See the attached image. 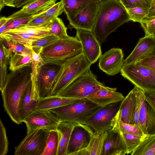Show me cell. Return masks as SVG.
<instances>
[{"label":"cell","mask_w":155,"mask_h":155,"mask_svg":"<svg viewBox=\"0 0 155 155\" xmlns=\"http://www.w3.org/2000/svg\"><path fill=\"white\" fill-rule=\"evenodd\" d=\"M153 55H155V41L151 36H144L139 39L133 50L124 60L123 66Z\"/></svg>","instance_id":"cell-17"},{"label":"cell","mask_w":155,"mask_h":155,"mask_svg":"<svg viewBox=\"0 0 155 155\" xmlns=\"http://www.w3.org/2000/svg\"><path fill=\"white\" fill-rule=\"evenodd\" d=\"M37 81L31 80L24 91L20 99L18 112L21 123L36 110L40 97L37 87Z\"/></svg>","instance_id":"cell-13"},{"label":"cell","mask_w":155,"mask_h":155,"mask_svg":"<svg viewBox=\"0 0 155 155\" xmlns=\"http://www.w3.org/2000/svg\"><path fill=\"white\" fill-rule=\"evenodd\" d=\"M146 102L144 92L142 98L141 106L140 112V120L141 129L144 134L147 135L146 119L147 110Z\"/></svg>","instance_id":"cell-42"},{"label":"cell","mask_w":155,"mask_h":155,"mask_svg":"<svg viewBox=\"0 0 155 155\" xmlns=\"http://www.w3.org/2000/svg\"><path fill=\"white\" fill-rule=\"evenodd\" d=\"M68 28L60 18L57 17L51 21L50 33L59 38H64L69 36L67 32Z\"/></svg>","instance_id":"cell-32"},{"label":"cell","mask_w":155,"mask_h":155,"mask_svg":"<svg viewBox=\"0 0 155 155\" xmlns=\"http://www.w3.org/2000/svg\"><path fill=\"white\" fill-rule=\"evenodd\" d=\"M78 123L60 121L57 127L59 143L57 155H66V151L72 132Z\"/></svg>","instance_id":"cell-22"},{"label":"cell","mask_w":155,"mask_h":155,"mask_svg":"<svg viewBox=\"0 0 155 155\" xmlns=\"http://www.w3.org/2000/svg\"><path fill=\"white\" fill-rule=\"evenodd\" d=\"M94 131L86 125L78 123L72 132L66 151V155L74 154L84 149L88 146Z\"/></svg>","instance_id":"cell-14"},{"label":"cell","mask_w":155,"mask_h":155,"mask_svg":"<svg viewBox=\"0 0 155 155\" xmlns=\"http://www.w3.org/2000/svg\"><path fill=\"white\" fill-rule=\"evenodd\" d=\"M6 5L5 0H0V10L2 9Z\"/></svg>","instance_id":"cell-52"},{"label":"cell","mask_w":155,"mask_h":155,"mask_svg":"<svg viewBox=\"0 0 155 155\" xmlns=\"http://www.w3.org/2000/svg\"><path fill=\"white\" fill-rule=\"evenodd\" d=\"M121 101L100 107L86 119L84 124L95 133L101 134L113 128L115 124Z\"/></svg>","instance_id":"cell-8"},{"label":"cell","mask_w":155,"mask_h":155,"mask_svg":"<svg viewBox=\"0 0 155 155\" xmlns=\"http://www.w3.org/2000/svg\"><path fill=\"white\" fill-rule=\"evenodd\" d=\"M144 92L146 100L155 110V92Z\"/></svg>","instance_id":"cell-48"},{"label":"cell","mask_w":155,"mask_h":155,"mask_svg":"<svg viewBox=\"0 0 155 155\" xmlns=\"http://www.w3.org/2000/svg\"><path fill=\"white\" fill-rule=\"evenodd\" d=\"M0 42L9 52L13 55L14 53H25L31 55V51L30 48L15 41L0 38Z\"/></svg>","instance_id":"cell-31"},{"label":"cell","mask_w":155,"mask_h":155,"mask_svg":"<svg viewBox=\"0 0 155 155\" xmlns=\"http://www.w3.org/2000/svg\"><path fill=\"white\" fill-rule=\"evenodd\" d=\"M102 0H61L65 13L69 12L76 8L92 3Z\"/></svg>","instance_id":"cell-36"},{"label":"cell","mask_w":155,"mask_h":155,"mask_svg":"<svg viewBox=\"0 0 155 155\" xmlns=\"http://www.w3.org/2000/svg\"><path fill=\"white\" fill-rule=\"evenodd\" d=\"M100 107L84 98L76 102L48 110L60 121L84 124L87 117Z\"/></svg>","instance_id":"cell-6"},{"label":"cell","mask_w":155,"mask_h":155,"mask_svg":"<svg viewBox=\"0 0 155 155\" xmlns=\"http://www.w3.org/2000/svg\"><path fill=\"white\" fill-rule=\"evenodd\" d=\"M153 0H152V1H153Z\"/></svg>","instance_id":"cell-54"},{"label":"cell","mask_w":155,"mask_h":155,"mask_svg":"<svg viewBox=\"0 0 155 155\" xmlns=\"http://www.w3.org/2000/svg\"><path fill=\"white\" fill-rule=\"evenodd\" d=\"M126 9L131 21L140 23L146 16L149 8L135 7Z\"/></svg>","instance_id":"cell-37"},{"label":"cell","mask_w":155,"mask_h":155,"mask_svg":"<svg viewBox=\"0 0 155 155\" xmlns=\"http://www.w3.org/2000/svg\"><path fill=\"white\" fill-rule=\"evenodd\" d=\"M131 155H155V134L147 135L130 153Z\"/></svg>","instance_id":"cell-27"},{"label":"cell","mask_w":155,"mask_h":155,"mask_svg":"<svg viewBox=\"0 0 155 155\" xmlns=\"http://www.w3.org/2000/svg\"><path fill=\"white\" fill-rule=\"evenodd\" d=\"M104 86L97 80L90 69L78 77L56 96L81 99Z\"/></svg>","instance_id":"cell-5"},{"label":"cell","mask_w":155,"mask_h":155,"mask_svg":"<svg viewBox=\"0 0 155 155\" xmlns=\"http://www.w3.org/2000/svg\"><path fill=\"white\" fill-rule=\"evenodd\" d=\"M80 99L51 96L40 98L36 110H49L77 102Z\"/></svg>","instance_id":"cell-24"},{"label":"cell","mask_w":155,"mask_h":155,"mask_svg":"<svg viewBox=\"0 0 155 155\" xmlns=\"http://www.w3.org/2000/svg\"><path fill=\"white\" fill-rule=\"evenodd\" d=\"M9 69L11 71L27 66L31 67V55L25 53H14L9 58Z\"/></svg>","instance_id":"cell-28"},{"label":"cell","mask_w":155,"mask_h":155,"mask_svg":"<svg viewBox=\"0 0 155 155\" xmlns=\"http://www.w3.org/2000/svg\"><path fill=\"white\" fill-rule=\"evenodd\" d=\"M51 21L38 25H25L8 31L24 33L31 36L40 38L51 35L50 30Z\"/></svg>","instance_id":"cell-25"},{"label":"cell","mask_w":155,"mask_h":155,"mask_svg":"<svg viewBox=\"0 0 155 155\" xmlns=\"http://www.w3.org/2000/svg\"><path fill=\"white\" fill-rule=\"evenodd\" d=\"M146 102V119L147 134L153 135L155 134V110L147 101Z\"/></svg>","instance_id":"cell-35"},{"label":"cell","mask_w":155,"mask_h":155,"mask_svg":"<svg viewBox=\"0 0 155 155\" xmlns=\"http://www.w3.org/2000/svg\"><path fill=\"white\" fill-rule=\"evenodd\" d=\"M92 64L82 53L62 62L53 82L51 96H56Z\"/></svg>","instance_id":"cell-3"},{"label":"cell","mask_w":155,"mask_h":155,"mask_svg":"<svg viewBox=\"0 0 155 155\" xmlns=\"http://www.w3.org/2000/svg\"><path fill=\"white\" fill-rule=\"evenodd\" d=\"M76 30V37L81 44L83 53L91 64H94L102 54L101 45L92 31Z\"/></svg>","instance_id":"cell-15"},{"label":"cell","mask_w":155,"mask_h":155,"mask_svg":"<svg viewBox=\"0 0 155 155\" xmlns=\"http://www.w3.org/2000/svg\"><path fill=\"white\" fill-rule=\"evenodd\" d=\"M143 28L145 36H152L155 33V18L140 22Z\"/></svg>","instance_id":"cell-43"},{"label":"cell","mask_w":155,"mask_h":155,"mask_svg":"<svg viewBox=\"0 0 155 155\" xmlns=\"http://www.w3.org/2000/svg\"><path fill=\"white\" fill-rule=\"evenodd\" d=\"M130 21L126 8L119 0H102L92 31L101 45L111 33Z\"/></svg>","instance_id":"cell-1"},{"label":"cell","mask_w":155,"mask_h":155,"mask_svg":"<svg viewBox=\"0 0 155 155\" xmlns=\"http://www.w3.org/2000/svg\"><path fill=\"white\" fill-rule=\"evenodd\" d=\"M59 143V135L57 130L50 131L45 149L42 155H57Z\"/></svg>","instance_id":"cell-30"},{"label":"cell","mask_w":155,"mask_h":155,"mask_svg":"<svg viewBox=\"0 0 155 155\" xmlns=\"http://www.w3.org/2000/svg\"><path fill=\"white\" fill-rule=\"evenodd\" d=\"M56 116L48 110H36L23 122L26 126L27 133L38 129L49 131L57 130L60 122Z\"/></svg>","instance_id":"cell-12"},{"label":"cell","mask_w":155,"mask_h":155,"mask_svg":"<svg viewBox=\"0 0 155 155\" xmlns=\"http://www.w3.org/2000/svg\"><path fill=\"white\" fill-rule=\"evenodd\" d=\"M9 19L7 17L3 16L0 18V27L5 24L8 21Z\"/></svg>","instance_id":"cell-50"},{"label":"cell","mask_w":155,"mask_h":155,"mask_svg":"<svg viewBox=\"0 0 155 155\" xmlns=\"http://www.w3.org/2000/svg\"><path fill=\"white\" fill-rule=\"evenodd\" d=\"M59 39V38L54 35H49L33 41L31 44V47L36 52L40 53L42 48L54 42Z\"/></svg>","instance_id":"cell-38"},{"label":"cell","mask_w":155,"mask_h":155,"mask_svg":"<svg viewBox=\"0 0 155 155\" xmlns=\"http://www.w3.org/2000/svg\"><path fill=\"white\" fill-rule=\"evenodd\" d=\"M61 64L43 63L37 68V87L40 98L51 96L54 79Z\"/></svg>","instance_id":"cell-11"},{"label":"cell","mask_w":155,"mask_h":155,"mask_svg":"<svg viewBox=\"0 0 155 155\" xmlns=\"http://www.w3.org/2000/svg\"><path fill=\"white\" fill-rule=\"evenodd\" d=\"M121 74L144 92H155V73L138 62L124 66Z\"/></svg>","instance_id":"cell-7"},{"label":"cell","mask_w":155,"mask_h":155,"mask_svg":"<svg viewBox=\"0 0 155 155\" xmlns=\"http://www.w3.org/2000/svg\"><path fill=\"white\" fill-rule=\"evenodd\" d=\"M124 61L122 49L113 48L101 55L98 66L100 70L108 75L114 76L120 72Z\"/></svg>","instance_id":"cell-16"},{"label":"cell","mask_w":155,"mask_h":155,"mask_svg":"<svg viewBox=\"0 0 155 155\" xmlns=\"http://www.w3.org/2000/svg\"><path fill=\"white\" fill-rule=\"evenodd\" d=\"M0 38L15 41L29 48L32 47L31 44L33 41L40 39L24 33L10 31L0 34Z\"/></svg>","instance_id":"cell-26"},{"label":"cell","mask_w":155,"mask_h":155,"mask_svg":"<svg viewBox=\"0 0 155 155\" xmlns=\"http://www.w3.org/2000/svg\"><path fill=\"white\" fill-rule=\"evenodd\" d=\"M136 98L134 87L121 101L118 111L119 117L124 122L133 124Z\"/></svg>","instance_id":"cell-21"},{"label":"cell","mask_w":155,"mask_h":155,"mask_svg":"<svg viewBox=\"0 0 155 155\" xmlns=\"http://www.w3.org/2000/svg\"><path fill=\"white\" fill-rule=\"evenodd\" d=\"M126 8L135 7L149 8L152 0H119Z\"/></svg>","instance_id":"cell-41"},{"label":"cell","mask_w":155,"mask_h":155,"mask_svg":"<svg viewBox=\"0 0 155 155\" xmlns=\"http://www.w3.org/2000/svg\"><path fill=\"white\" fill-rule=\"evenodd\" d=\"M138 62L155 73V55L147 57Z\"/></svg>","instance_id":"cell-46"},{"label":"cell","mask_w":155,"mask_h":155,"mask_svg":"<svg viewBox=\"0 0 155 155\" xmlns=\"http://www.w3.org/2000/svg\"><path fill=\"white\" fill-rule=\"evenodd\" d=\"M8 143L5 127L0 120V155H6L8 150Z\"/></svg>","instance_id":"cell-40"},{"label":"cell","mask_w":155,"mask_h":155,"mask_svg":"<svg viewBox=\"0 0 155 155\" xmlns=\"http://www.w3.org/2000/svg\"><path fill=\"white\" fill-rule=\"evenodd\" d=\"M155 18V0L152 1L146 16L141 21H145Z\"/></svg>","instance_id":"cell-47"},{"label":"cell","mask_w":155,"mask_h":155,"mask_svg":"<svg viewBox=\"0 0 155 155\" xmlns=\"http://www.w3.org/2000/svg\"><path fill=\"white\" fill-rule=\"evenodd\" d=\"M39 14L28 17L14 19H8L9 20L7 23L0 27V34L9 30L15 28L26 24L29 21Z\"/></svg>","instance_id":"cell-34"},{"label":"cell","mask_w":155,"mask_h":155,"mask_svg":"<svg viewBox=\"0 0 155 155\" xmlns=\"http://www.w3.org/2000/svg\"><path fill=\"white\" fill-rule=\"evenodd\" d=\"M83 53L81 44L76 37L59 38L42 48L40 55L43 63L61 64L65 60Z\"/></svg>","instance_id":"cell-4"},{"label":"cell","mask_w":155,"mask_h":155,"mask_svg":"<svg viewBox=\"0 0 155 155\" xmlns=\"http://www.w3.org/2000/svg\"><path fill=\"white\" fill-rule=\"evenodd\" d=\"M101 155H125L127 150L123 138L114 128L108 130Z\"/></svg>","instance_id":"cell-18"},{"label":"cell","mask_w":155,"mask_h":155,"mask_svg":"<svg viewBox=\"0 0 155 155\" xmlns=\"http://www.w3.org/2000/svg\"><path fill=\"white\" fill-rule=\"evenodd\" d=\"M37 0H15L13 2V7L17 8H22L35 1Z\"/></svg>","instance_id":"cell-49"},{"label":"cell","mask_w":155,"mask_h":155,"mask_svg":"<svg viewBox=\"0 0 155 155\" xmlns=\"http://www.w3.org/2000/svg\"><path fill=\"white\" fill-rule=\"evenodd\" d=\"M64 12L63 5L60 1L49 8L42 15L50 21L58 17Z\"/></svg>","instance_id":"cell-39"},{"label":"cell","mask_w":155,"mask_h":155,"mask_svg":"<svg viewBox=\"0 0 155 155\" xmlns=\"http://www.w3.org/2000/svg\"><path fill=\"white\" fill-rule=\"evenodd\" d=\"M107 135V132L101 134L94 132L91 137L87 147L75 153L74 155H101Z\"/></svg>","instance_id":"cell-23"},{"label":"cell","mask_w":155,"mask_h":155,"mask_svg":"<svg viewBox=\"0 0 155 155\" xmlns=\"http://www.w3.org/2000/svg\"><path fill=\"white\" fill-rule=\"evenodd\" d=\"M116 88L105 86L96 92L87 96L85 98L100 107L121 101L124 98L121 93L116 91Z\"/></svg>","instance_id":"cell-19"},{"label":"cell","mask_w":155,"mask_h":155,"mask_svg":"<svg viewBox=\"0 0 155 155\" xmlns=\"http://www.w3.org/2000/svg\"><path fill=\"white\" fill-rule=\"evenodd\" d=\"M15 0H5L6 5L10 7H13V4Z\"/></svg>","instance_id":"cell-51"},{"label":"cell","mask_w":155,"mask_h":155,"mask_svg":"<svg viewBox=\"0 0 155 155\" xmlns=\"http://www.w3.org/2000/svg\"><path fill=\"white\" fill-rule=\"evenodd\" d=\"M114 127L120 133L131 134L141 137L148 135L144 134L140 128L137 125L123 122L119 117L118 111Z\"/></svg>","instance_id":"cell-29"},{"label":"cell","mask_w":155,"mask_h":155,"mask_svg":"<svg viewBox=\"0 0 155 155\" xmlns=\"http://www.w3.org/2000/svg\"><path fill=\"white\" fill-rule=\"evenodd\" d=\"M120 133L124 141L127 150V154H130L143 140L147 136L141 137L131 134L120 132Z\"/></svg>","instance_id":"cell-33"},{"label":"cell","mask_w":155,"mask_h":155,"mask_svg":"<svg viewBox=\"0 0 155 155\" xmlns=\"http://www.w3.org/2000/svg\"><path fill=\"white\" fill-rule=\"evenodd\" d=\"M31 67L27 66L7 74L1 91L5 110L11 120L18 124L20 120L18 105L21 97L31 81Z\"/></svg>","instance_id":"cell-2"},{"label":"cell","mask_w":155,"mask_h":155,"mask_svg":"<svg viewBox=\"0 0 155 155\" xmlns=\"http://www.w3.org/2000/svg\"><path fill=\"white\" fill-rule=\"evenodd\" d=\"M50 131L38 129L27 133L20 143L15 148V155H42Z\"/></svg>","instance_id":"cell-10"},{"label":"cell","mask_w":155,"mask_h":155,"mask_svg":"<svg viewBox=\"0 0 155 155\" xmlns=\"http://www.w3.org/2000/svg\"><path fill=\"white\" fill-rule=\"evenodd\" d=\"M57 0H37L7 17L9 19L28 17L43 13L56 3Z\"/></svg>","instance_id":"cell-20"},{"label":"cell","mask_w":155,"mask_h":155,"mask_svg":"<svg viewBox=\"0 0 155 155\" xmlns=\"http://www.w3.org/2000/svg\"><path fill=\"white\" fill-rule=\"evenodd\" d=\"M155 41V33L151 36Z\"/></svg>","instance_id":"cell-53"},{"label":"cell","mask_w":155,"mask_h":155,"mask_svg":"<svg viewBox=\"0 0 155 155\" xmlns=\"http://www.w3.org/2000/svg\"><path fill=\"white\" fill-rule=\"evenodd\" d=\"M5 58L4 63L0 64V89L1 91L4 87L7 75V64L9 58Z\"/></svg>","instance_id":"cell-44"},{"label":"cell","mask_w":155,"mask_h":155,"mask_svg":"<svg viewBox=\"0 0 155 155\" xmlns=\"http://www.w3.org/2000/svg\"><path fill=\"white\" fill-rule=\"evenodd\" d=\"M100 1L80 7L66 13L69 28L92 31Z\"/></svg>","instance_id":"cell-9"},{"label":"cell","mask_w":155,"mask_h":155,"mask_svg":"<svg viewBox=\"0 0 155 155\" xmlns=\"http://www.w3.org/2000/svg\"><path fill=\"white\" fill-rule=\"evenodd\" d=\"M42 13L36 15L25 25H38L51 21L49 20L43 16L42 15Z\"/></svg>","instance_id":"cell-45"}]
</instances>
